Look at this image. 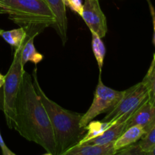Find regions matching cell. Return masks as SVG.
I'll list each match as a JSON object with an SVG mask.
<instances>
[{"label": "cell", "mask_w": 155, "mask_h": 155, "mask_svg": "<svg viewBox=\"0 0 155 155\" xmlns=\"http://www.w3.org/2000/svg\"><path fill=\"white\" fill-rule=\"evenodd\" d=\"M146 155H155V146L153 148V149L151 150V151H149V152L147 153Z\"/></svg>", "instance_id": "obj_24"}, {"label": "cell", "mask_w": 155, "mask_h": 155, "mask_svg": "<svg viewBox=\"0 0 155 155\" xmlns=\"http://www.w3.org/2000/svg\"><path fill=\"white\" fill-rule=\"evenodd\" d=\"M90 33L92 34V51H93L95 59H96L98 68L100 70V74H101L106 53L105 45H104L101 38L99 37L96 33H95L94 32H90Z\"/></svg>", "instance_id": "obj_16"}, {"label": "cell", "mask_w": 155, "mask_h": 155, "mask_svg": "<svg viewBox=\"0 0 155 155\" xmlns=\"http://www.w3.org/2000/svg\"><path fill=\"white\" fill-rule=\"evenodd\" d=\"M14 129L22 137L57 155L55 139L49 117L34 89L33 78L24 71L15 104Z\"/></svg>", "instance_id": "obj_1"}, {"label": "cell", "mask_w": 155, "mask_h": 155, "mask_svg": "<svg viewBox=\"0 0 155 155\" xmlns=\"http://www.w3.org/2000/svg\"><path fill=\"white\" fill-rule=\"evenodd\" d=\"M0 13L26 30L28 36L39 35L45 28L54 27L56 20L46 0H2Z\"/></svg>", "instance_id": "obj_3"}, {"label": "cell", "mask_w": 155, "mask_h": 155, "mask_svg": "<svg viewBox=\"0 0 155 155\" xmlns=\"http://www.w3.org/2000/svg\"><path fill=\"white\" fill-rule=\"evenodd\" d=\"M115 121L112 122H104V121H91L88 124L86 127H85V130H86V134L83 137V139L80 141L78 144H84L98 136H101L106 130L109 128L110 126L114 124Z\"/></svg>", "instance_id": "obj_14"}, {"label": "cell", "mask_w": 155, "mask_h": 155, "mask_svg": "<svg viewBox=\"0 0 155 155\" xmlns=\"http://www.w3.org/2000/svg\"><path fill=\"white\" fill-rule=\"evenodd\" d=\"M153 61H154V63H155V54H154V58H153Z\"/></svg>", "instance_id": "obj_27"}, {"label": "cell", "mask_w": 155, "mask_h": 155, "mask_svg": "<svg viewBox=\"0 0 155 155\" xmlns=\"http://www.w3.org/2000/svg\"><path fill=\"white\" fill-rule=\"evenodd\" d=\"M0 148H1L2 153V155H16L15 153L12 152L10 149L7 147V145L5 143L4 140L2 139V136L1 133H0Z\"/></svg>", "instance_id": "obj_21"}, {"label": "cell", "mask_w": 155, "mask_h": 155, "mask_svg": "<svg viewBox=\"0 0 155 155\" xmlns=\"http://www.w3.org/2000/svg\"><path fill=\"white\" fill-rule=\"evenodd\" d=\"M2 30H2V29H0V33H2Z\"/></svg>", "instance_id": "obj_28"}, {"label": "cell", "mask_w": 155, "mask_h": 155, "mask_svg": "<svg viewBox=\"0 0 155 155\" xmlns=\"http://www.w3.org/2000/svg\"><path fill=\"white\" fill-rule=\"evenodd\" d=\"M148 99V92L142 82L124 90V95L114 108L104 117V122H112L124 115L131 116L145 101Z\"/></svg>", "instance_id": "obj_6"}, {"label": "cell", "mask_w": 155, "mask_h": 155, "mask_svg": "<svg viewBox=\"0 0 155 155\" xmlns=\"http://www.w3.org/2000/svg\"><path fill=\"white\" fill-rule=\"evenodd\" d=\"M145 131L139 126H133L127 128L120 137L114 142V148L116 151L125 148L139 142L145 135Z\"/></svg>", "instance_id": "obj_12"}, {"label": "cell", "mask_w": 155, "mask_h": 155, "mask_svg": "<svg viewBox=\"0 0 155 155\" xmlns=\"http://www.w3.org/2000/svg\"><path fill=\"white\" fill-rule=\"evenodd\" d=\"M51 12L55 17L56 22L54 27L64 45L68 40V18L66 6L62 0H46Z\"/></svg>", "instance_id": "obj_10"}, {"label": "cell", "mask_w": 155, "mask_h": 155, "mask_svg": "<svg viewBox=\"0 0 155 155\" xmlns=\"http://www.w3.org/2000/svg\"><path fill=\"white\" fill-rule=\"evenodd\" d=\"M23 45L15 48L13 61L8 73L5 76L3 84L2 110L4 112L6 124L9 129H14L15 124V104L19 92L24 71V65L21 60V51Z\"/></svg>", "instance_id": "obj_4"}, {"label": "cell", "mask_w": 155, "mask_h": 155, "mask_svg": "<svg viewBox=\"0 0 155 155\" xmlns=\"http://www.w3.org/2000/svg\"><path fill=\"white\" fill-rule=\"evenodd\" d=\"M62 2L66 7H68L76 14L81 16L83 11L82 0H62Z\"/></svg>", "instance_id": "obj_20"}, {"label": "cell", "mask_w": 155, "mask_h": 155, "mask_svg": "<svg viewBox=\"0 0 155 155\" xmlns=\"http://www.w3.org/2000/svg\"><path fill=\"white\" fill-rule=\"evenodd\" d=\"M116 152L114 143L104 145L77 144L58 155H113Z\"/></svg>", "instance_id": "obj_11"}, {"label": "cell", "mask_w": 155, "mask_h": 155, "mask_svg": "<svg viewBox=\"0 0 155 155\" xmlns=\"http://www.w3.org/2000/svg\"><path fill=\"white\" fill-rule=\"evenodd\" d=\"M4 82H5V76L2 75V74H0V88H1L2 86H3Z\"/></svg>", "instance_id": "obj_23"}, {"label": "cell", "mask_w": 155, "mask_h": 155, "mask_svg": "<svg viewBox=\"0 0 155 155\" xmlns=\"http://www.w3.org/2000/svg\"><path fill=\"white\" fill-rule=\"evenodd\" d=\"M130 115H124L115 120L114 124L106 130L101 136L84 144L94 145H104L114 143L121 134L127 130V122Z\"/></svg>", "instance_id": "obj_9"}, {"label": "cell", "mask_w": 155, "mask_h": 155, "mask_svg": "<svg viewBox=\"0 0 155 155\" xmlns=\"http://www.w3.org/2000/svg\"><path fill=\"white\" fill-rule=\"evenodd\" d=\"M124 93V91L115 90L104 86L100 74L93 101L87 111L82 116L80 121V127L84 128L98 115L113 110L120 101Z\"/></svg>", "instance_id": "obj_5"}, {"label": "cell", "mask_w": 155, "mask_h": 155, "mask_svg": "<svg viewBox=\"0 0 155 155\" xmlns=\"http://www.w3.org/2000/svg\"><path fill=\"white\" fill-rule=\"evenodd\" d=\"M147 153L142 151L141 147L139 146V143L133 144V145H130L125 148L120 150L117 151L115 154L113 155H146Z\"/></svg>", "instance_id": "obj_19"}, {"label": "cell", "mask_w": 155, "mask_h": 155, "mask_svg": "<svg viewBox=\"0 0 155 155\" xmlns=\"http://www.w3.org/2000/svg\"><path fill=\"white\" fill-rule=\"evenodd\" d=\"M155 124V107L148 101H145L127 122V129L133 126H139L148 133Z\"/></svg>", "instance_id": "obj_8"}, {"label": "cell", "mask_w": 155, "mask_h": 155, "mask_svg": "<svg viewBox=\"0 0 155 155\" xmlns=\"http://www.w3.org/2000/svg\"><path fill=\"white\" fill-rule=\"evenodd\" d=\"M0 36L3 38L7 43L15 48H18L21 45L25 42L27 38V34L26 30L22 27H19L18 29L7 30H2L0 33Z\"/></svg>", "instance_id": "obj_15"}, {"label": "cell", "mask_w": 155, "mask_h": 155, "mask_svg": "<svg viewBox=\"0 0 155 155\" xmlns=\"http://www.w3.org/2000/svg\"><path fill=\"white\" fill-rule=\"evenodd\" d=\"M142 83L147 89L148 101L155 107V63L153 60Z\"/></svg>", "instance_id": "obj_17"}, {"label": "cell", "mask_w": 155, "mask_h": 155, "mask_svg": "<svg viewBox=\"0 0 155 155\" xmlns=\"http://www.w3.org/2000/svg\"><path fill=\"white\" fill-rule=\"evenodd\" d=\"M81 17L90 32L102 39L107 33V19L100 6L99 0H84Z\"/></svg>", "instance_id": "obj_7"}, {"label": "cell", "mask_w": 155, "mask_h": 155, "mask_svg": "<svg viewBox=\"0 0 155 155\" xmlns=\"http://www.w3.org/2000/svg\"><path fill=\"white\" fill-rule=\"evenodd\" d=\"M2 0H0V2H2Z\"/></svg>", "instance_id": "obj_29"}, {"label": "cell", "mask_w": 155, "mask_h": 155, "mask_svg": "<svg viewBox=\"0 0 155 155\" xmlns=\"http://www.w3.org/2000/svg\"><path fill=\"white\" fill-rule=\"evenodd\" d=\"M148 3V5H149L150 8V12H151V17H152V21H153V25H154V36H153V43H154L155 46V10L153 6V5L151 4V1L150 0H147Z\"/></svg>", "instance_id": "obj_22"}, {"label": "cell", "mask_w": 155, "mask_h": 155, "mask_svg": "<svg viewBox=\"0 0 155 155\" xmlns=\"http://www.w3.org/2000/svg\"><path fill=\"white\" fill-rule=\"evenodd\" d=\"M32 78L35 90L49 117L58 155L78 144L86 134V130L80 125L83 115L66 110L45 95L39 85L36 68L33 70Z\"/></svg>", "instance_id": "obj_2"}, {"label": "cell", "mask_w": 155, "mask_h": 155, "mask_svg": "<svg viewBox=\"0 0 155 155\" xmlns=\"http://www.w3.org/2000/svg\"><path fill=\"white\" fill-rule=\"evenodd\" d=\"M138 143L145 152L148 153L153 149L155 146V124L148 133H145Z\"/></svg>", "instance_id": "obj_18"}, {"label": "cell", "mask_w": 155, "mask_h": 155, "mask_svg": "<svg viewBox=\"0 0 155 155\" xmlns=\"http://www.w3.org/2000/svg\"><path fill=\"white\" fill-rule=\"evenodd\" d=\"M43 155H52V154H50V153H48V152H47L46 154H43Z\"/></svg>", "instance_id": "obj_26"}, {"label": "cell", "mask_w": 155, "mask_h": 155, "mask_svg": "<svg viewBox=\"0 0 155 155\" xmlns=\"http://www.w3.org/2000/svg\"><path fill=\"white\" fill-rule=\"evenodd\" d=\"M36 36V35L28 36L23 45L22 51H21V60L24 65H25L29 61L37 64L43 59V55L36 50L33 43Z\"/></svg>", "instance_id": "obj_13"}, {"label": "cell", "mask_w": 155, "mask_h": 155, "mask_svg": "<svg viewBox=\"0 0 155 155\" xmlns=\"http://www.w3.org/2000/svg\"><path fill=\"white\" fill-rule=\"evenodd\" d=\"M3 8H4V5H3L2 3L1 2H0V9H2Z\"/></svg>", "instance_id": "obj_25"}]
</instances>
